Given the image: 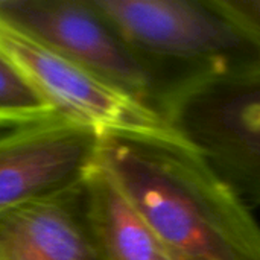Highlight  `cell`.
I'll use <instances>...</instances> for the list:
<instances>
[{"instance_id":"cell-1","label":"cell","mask_w":260,"mask_h":260,"mask_svg":"<svg viewBox=\"0 0 260 260\" xmlns=\"http://www.w3.org/2000/svg\"><path fill=\"white\" fill-rule=\"evenodd\" d=\"M99 166L178 260H260L248 206L180 136H104Z\"/></svg>"},{"instance_id":"cell-2","label":"cell","mask_w":260,"mask_h":260,"mask_svg":"<svg viewBox=\"0 0 260 260\" xmlns=\"http://www.w3.org/2000/svg\"><path fill=\"white\" fill-rule=\"evenodd\" d=\"M142 62L165 117L187 90L260 69L257 46L215 0H93ZM166 119V117H165Z\"/></svg>"},{"instance_id":"cell-3","label":"cell","mask_w":260,"mask_h":260,"mask_svg":"<svg viewBox=\"0 0 260 260\" xmlns=\"http://www.w3.org/2000/svg\"><path fill=\"white\" fill-rule=\"evenodd\" d=\"M165 117L247 206L260 209V69L187 90Z\"/></svg>"},{"instance_id":"cell-4","label":"cell","mask_w":260,"mask_h":260,"mask_svg":"<svg viewBox=\"0 0 260 260\" xmlns=\"http://www.w3.org/2000/svg\"><path fill=\"white\" fill-rule=\"evenodd\" d=\"M0 50L67 120L101 136H178L157 111L2 18Z\"/></svg>"},{"instance_id":"cell-5","label":"cell","mask_w":260,"mask_h":260,"mask_svg":"<svg viewBox=\"0 0 260 260\" xmlns=\"http://www.w3.org/2000/svg\"><path fill=\"white\" fill-rule=\"evenodd\" d=\"M0 18L158 113L142 62L93 0H0Z\"/></svg>"},{"instance_id":"cell-6","label":"cell","mask_w":260,"mask_h":260,"mask_svg":"<svg viewBox=\"0 0 260 260\" xmlns=\"http://www.w3.org/2000/svg\"><path fill=\"white\" fill-rule=\"evenodd\" d=\"M99 133L67 119L0 134V213L87 180L99 163Z\"/></svg>"},{"instance_id":"cell-7","label":"cell","mask_w":260,"mask_h":260,"mask_svg":"<svg viewBox=\"0 0 260 260\" xmlns=\"http://www.w3.org/2000/svg\"><path fill=\"white\" fill-rule=\"evenodd\" d=\"M0 260H105L85 181L0 213Z\"/></svg>"},{"instance_id":"cell-8","label":"cell","mask_w":260,"mask_h":260,"mask_svg":"<svg viewBox=\"0 0 260 260\" xmlns=\"http://www.w3.org/2000/svg\"><path fill=\"white\" fill-rule=\"evenodd\" d=\"M90 221L105 260H178L99 166L85 180Z\"/></svg>"},{"instance_id":"cell-9","label":"cell","mask_w":260,"mask_h":260,"mask_svg":"<svg viewBox=\"0 0 260 260\" xmlns=\"http://www.w3.org/2000/svg\"><path fill=\"white\" fill-rule=\"evenodd\" d=\"M64 119L26 75L0 50V129H15Z\"/></svg>"},{"instance_id":"cell-10","label":"cell","mask_w":260,"mask_h":260,"mask_svg":"<svg viewBox=\"0 0 260 260\" xmlns=\"http://www.w3.org/2000/svg\"><path fill=\"white\" fill-rule=\"evenodd\" d=\"M215 5L260 50V0H215Z\"/></svg>"}]
</instances>
